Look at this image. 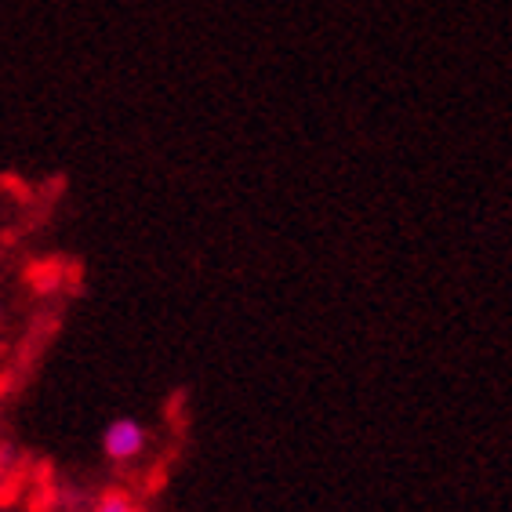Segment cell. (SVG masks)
<instances>
[{"mask_svg":"<svg viewBox=\"0 0 512 512\" xmlns=\"http://www.w3.org/2000/svg\"><path fill=\"white\" fill-rule=\"evenodd\" d=\"M95 512H138V509L128 502V498H124V494L109 491L106 498H102V502H99V509H95Z\"/></svg>","mask_w":512,"mask_h":512,"instance_id":"7a4b0ae2","label":"cell"},{"mask_svg":"<svg viewBox=\"0 0 512 512\" xmlns=\"http://www.w3.org/2000/svg\"><path fill=\"white\" fill-rule=\"evenodd\" d=\"M102 447H106V454L113 462H131V458H138L142 447H146V429H142L135 418H117V422L106 429Z\"/></svg>","mask_w":512,"mask_h":512,"instance_id":"6da1fadb","label":"cell"}]
</instances>
